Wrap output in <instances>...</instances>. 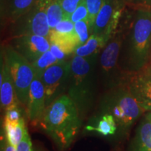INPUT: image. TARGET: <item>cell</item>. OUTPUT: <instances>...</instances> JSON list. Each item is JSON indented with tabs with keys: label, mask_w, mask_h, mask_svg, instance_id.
Segmentation results:
<instances>
[{
	"label": "cell",
	"mask_w": 151,
	"mask_h": 151,
	"mask_svg": "<svg viewBox=\"0 0 151 151\" xmlns=\"http://www.w3.org/2000/svg\"><path fill=\"white\" fill-rule=\"evenodd\" d=\"M84 1L88 11V22L92 29L96 17L102 7L105 0H84Z\"/></svg>",
	"instance_id": "cell-21"
},
{
	"label": "cell",
	"mask_w": 151,
	"mask_h": 151,
	"mask_svg": "<svg viewBox=\"0 0 151 151\" xmlns=\"http://www.w3.org/2000/svg\"><path fill=\"white\" fill-rule=\"evenodd\" d=\"M99 53L88 57L74 55L70 61L66 94L76 106L81 118L91 110L97 97Z\"/></svg>",
	"instance_id": "cell-2"
},
{
	"label": "cell",
	"mask_w": 151,
	"mask_h": 151,
	"mask_svg": "<svg viewBox=\"0 0 151 151\" xmlns=\"http://www.w3.org/2000/svg\"><path fill=\"white\" fill-rule=\"evenodd\" d=\"M12 37L20 35H39L49 38L50 28L43 7L37 4L29 13L13 22Z\"/></svg>",
	"instance_id": "cell-9"
},
{
	"label": "cell",
	"mask_w": 151,
	"mask_h": 151,
	"mask_svg": "<svg viewBox=\"0 0 151 151\" xmlns=\"http://www.w3.org/2000/svg\"><path fill=\"white\" fill-rule=\"evenodd\" d=\"M97 121L96 125L92 126L89 124L86 127L88 131L95 132L100 134L101 135L113 136L117 134L116 122L113 117L109 114H104L97 116Z\"/></svg>",
	"instance_id": "cell-18"
},
{
	"label": "cell",
	"mask_w": 151,
	"mask_h": 151,
	"mask_svg": "<svg viewBox=\"0 0 151 151\" xmlns=\"http://www.w3.org/2000/svg\"><path fill=\"white\" fill-rule=\"evenodd\" d=\"M48 39L50 43L57 45L67 55L74 52L76 48L80 46V40L76 32L71 34H62L50 29Z\"/></svg>",
	"instance_id": "cell-15"
},
{
	"label": "cell",
	"mask_w": 151,
	"mask_h": 151,
	"mask_svg": "<svg viewBox=\"0 0 151 151\" xmlns=\"http://www.w3.org/2000/svg\"><path fill=\"white\" fill-rule=\"evenodd\" d=\"M20 104L14 105L5 111L4 122L16 123L22 118V111L20 107Z\"/></svg>",
	"instance_id": "cell-23"
},
{
	"label": "cell",
	"mask_w": 151,
	"mask_h": 151,
	"mask_svg": "<svg viewBox=\"0 0 151 151\" xmlns=\"http://www.w3.org/2000/svg\"><path fill=\"white\" fill-rule=\"evenodd\" d=\"M70 20L73 23L81 20H88V11L85 1L81 3L74 12L71 14Z\"/></svg>",
	"instance_id": "cell-25"
},
{
	"label": "cell",
	"mask_w": 151,
	"mask_h": 151,
	"mask_svg": "<svg viewBox=\"0 0 151 151\" xmlns=\"http://www.w3.org/2000/svg\"><path fill=\"white\" fill-rule=\"evenodd\" d=\"M75 32L80 40V46L84 44L90 37V33L92 35V29L88 20H81L74 23Z\"/></svg>",
	"instance_id": "cell-22"
},
{
	"label": "cell",
	"mask_w": 151,
	"mask_h": 151,
	"mask_svg": "<svg viewBox=\"0 0 151 151\" xmlns=\"http://www.w3.org/2000/svg\"><path fill=\"white\" fill-rule=\"evenodd\" d=\"M125 84L143 110L151 111V61L141 70L127 73Z\"/></svg>",
	"instance_id": "cell-10"
},
{
	"label": "cell",
	"mask_w": 151,
	"mask_h": 151,
	"mask_svg": "<svg viewBox=\"0 0 151 151\" xmlns=\"http://www.w3.org/2000/svg\"><path fill=\"white\" fill-rule=\"evenodd\" d=\"M145 117H146L148 120H149L151 122V111H149V112H148V113H147L146 116H145Z\"/></svg>",
	"instance_id": "cell-31"
},
{
	"label": "cell",
	"mask_w": 151,
	"mask_h": 151,
	"mask_svg": "<svg viewBox=\"0 0 151 151\" xmlns=\"http://www.w3.org/2000/svg\"><path fill=\"white\" fill-rule=\"evenodd\" d=\"M150 10H151V9H150Z\"/></svg>",
	"instance_id": "cell-33"
},
{
	"label": "cell",
	"mask_w": 151,
	"mask_h": 151,
	"mask_svg": "<svg viewBox=\"0 0 151 151\" xmlns=\"http://www.w3.org/2000/svg\"><path fill=\"white\" fill-rule=\"evenodd\" d=\"M17 151H33L32 143L29 136V134H27L24 139H22L16 147Z\"/></svg>",
	"instance_id": "cell-27"
},
{
	"label": "cell",
	"mask_w": 151,
	"mask_h": 151,
	"mask_svg": "<svg viewBox=\"0 0 151 151\" xmlns=\"http://www.w3.org/2000/svg\"><path fill=\"white\" fill-rule=\"evenodd\" d=\"M55 31L62 34H71L75 32L74 24L70 19H63L57 24Z\"/></svg>",
	"instance_id": "cell-26"
},
{
	"label": "cell",
	"mask_w": 151,
	"mask_h": 151,
	"mask_svg": "<svg viewBox=\"0 0 151 151\" xmlns=\"http://www.w3.org/2000/svg\"><path fill=\"white\" fill-rule=\"evenodd\" d=\"M4 129L5 140L14 147H17L28 133L23 118L16 123L4 122Z\"/></svg>",
	"instance_id": "cell-17"
},
{
	"label": "cell",
	"mask_w": 151,
	"mask_h": 151,
	"mask_svg": "<svg viewBox=\"0 0 151 151\" xmlns=\"http://www.w3.org/2000/svg\"><path fill=\"white\" fill-rule=\"evenodd\" d=\"M0 99L1 107L4 110L12 106L20 104L19 102L14 86V83L6 63L1 57V80H0Z\"/></svg>",
	"instance_id": "cell-13"
},
{
	"label": "cell",
	"mask_w": 151,
	"mask_h": 151,
	"mask_svg": "<svg viewBox=\"0 0 151 151\" xmlns=\"http://www.w3.org/2000/svg\"><path fill=\"white\" fill-rule=\"evenodd\" d=\"M106 46L101 37L92 34L89 39L84 44L79 46L74 50L75 55L81 57H88L92 55L99 53L101 49Z\"/></svg>",
	"instance_id": "cell-19"
},
{
	"label": "cell",
	"mask_w": 151,
	"mask_h": 151,
	"mask_svg": "<svg viewBox=\"0 0 151 151\" xmlns=\"http://www.w3.org/2000/svg\"><path fill=\"white\" fill-rule=\"evenodd\" d=\"M60 61L52 53L50 50H47L43 53L38 59L33 62L32 64L34 68L35 73V77L39 79L41 78L43 72L50 67V66L55 65Z\"/></svg>",
	"instance_id": "cell-20"
},
{
	"label": "cell",
	"mask_w": 151,
	"mask_h": 151,
	"mask_svg": "<svg viewBox=\"0 0 151 151\" xmlns=\"http://www.w3.org/2000/svg\"><path fill=\"white\" fill-rule=\"evenodd\" d=\"M70 61L59 62L50 66L41 77L45 89L46 105L48 106L67 92Z\"/></svg>",
	"instance_id": "cell-8"
},
{
	"label": "cell",
	"mask_w": 151,
	"mask_h": 151,
	"mask_svg": "<svg viewBox=\"0 0 151 151\" xmlns=\"http://www.w3.org/2000/svg\"><path fill=\"white\" fill-rule=\"evenodd\" d=\"M124 6V1L105 0L96 17L92 34L102 38L106 45L118 29Z\"/></svg>",
	"instance_id": "cell-7"
},
{
	"label": "cell",
	"mask_w": 151,
	"mask_h": 151,
	"mask_svg": "<svg viewBox=\"0 0 151 151\" xmlns=\"http://www.w3.org/2000/svg\"><path fill=\"white\" fill-rule=\"evenodd\" d=\"M120 50L119 64L131 73L141 70L151 61V10L137 9Z\"/></svg>",
	"instance_id": "cell-1"
},
{
	"label": "cell",
	"mask_w": 151,
	"mask_h": 151,
	"mask_svg": "<svg viewBox=\"0 0 151 151\" xmlns=\"http://www.w3.org/2000/svg\"><path fill=\"white\" fill-rule=\"evenodd\" d=\"M131 151H151V122L146 117L138 126Z\"/></svg>",
	"instance_id": "cell-14"
},
{
	"label": "cell",
	"mask_w": 151,
	"mask_h": 151,
	"mask_svg": "<svg viewBox=\"0 0 151 151\" xmlns=\"http://www.w3.org/2000/svg\"><path fill=\"white\" fill-rule=\"evenodd\" d=\"M84 0H61L64 19H70L71 14Z\"/></svg>",
	"instance_id": "cell-24"
},
{
	"label": "cell",
	"mask_w": 151,
	"mask_h": 151,
	"mask_svg": "<svg viewBox=\"0 0 151 151\" xmlns=\"http://www.w3.org/2000/svg\"><path fill=\"white\" fill-rule=\"evenodd\" d=\"M46 109L45 89L41 79L35 77L30 86L26 113L33 123L40 124Z\"/></svg>",
	"instance_id": "cell-12"
},
{
	"label": "cell",
	"mask_w": 151,
	"mask_h": 151,
	"mask_svg": "<svg viewBox=\"0 0 151 151\" xmlns=\"http://www.w3.org/2000/svg\"><path fill=\"white\" fill-rule=\"evenodd\" d=\"M50 50L60 62L65 61L66 58H67V56L68 55L65 53V52L62 51L61 49L57 46V45L53 44V43H50Z\"/></svg>",
	"instance_id": "cell-29"
},
{
	"label": "cell",
	"mask_w": 151,
	"mask_h": 151,
	"mask_svg": "<svg viewBox=\"0 0 151 151\" xmlns=\"http://www.w3.org/2000/svg\"><path fill=\"white\" fill-rule=\"evenodd\" d=\"M145 111L132 95L127 85L107 90L99 105L98 116L111 115L116 122L118 136L127 135Z\"/></svg>",
	"instance_id": "cell-4"
},
{
	"label": "cell",
	"mask_w": 151,
	"mask_h": 151,
	"mask_svg": "<svg viewBox=\"0 0 151 151\" xmlns=\"http://www.w3.org/2000/svg\"><path fill=\"white\" fill-rule=\"evenodd\" d=\"M111 1H124V0H111Z\"/></svg>",
	"instance_id": "cell-32"
},
{
	"label": "cell",
	"mask_w": 151,
	"mask_h": 151,
	"mask_svg": "<svg viewBox=\"0 0 151 151\" xmlns=\"http://www.w3.org/2000/svg\"><path fill=\"white\" fill-rule=\"evenodd\" d=\"M124 35L125 29L118 28L99 53L97 65L98 78L100 85L106 91L124 84L127 78V73L122 71L119 64Z\"/></svg>",
	"instance_id": "cell-5"
},
{
	"label": "cell",
	"mask_w": 151,
	"mask_h": 151,
	"mask_svg": "<svg viewBox=\"0 0 151 151\" xmlns=\"http://www.w3.org/2000/svg\"><path fill=\"white\" fill-rule=\"evenodd\" d=\"M1 55L10 71L19 102L26 106L30 86L35 77L32 65L10 44L3 47Z\"/></svg>",
	"instance_id": "cell-6"
},
{
	"label": "cell",
	"mask_w": 151,
	"mask_h": 151,
	"mask_svg": "<svg viewBox=\"0 0 151 151\" xmlns=\"http://www.w3.org/2000/svg\"><path fill=\"white\" fill-rule=\"evenodd\" d=\"M41 127L60 150L71 146L82 124L78 109L67 94L46 107Z\"/></svg>",
	"instance_id": "cell-3"
},
{
	"label": "cell",
	"mask_w": 151,
	"mask_h": 151,
	"mask_svg": "<svg viewBox=\"0 0 151 151\" xmlns=\"http://www.w3.org/2000/svg\"><path fill=\"white\" fill-rule=\"evenodd\" d=\"M2 151H17V149L16 147L13 146L12 145H11L10 143H9L5 140Z\"/></svg>",
	"instance_id": "cell-30"
},
{
	"label": "cell",
	"mask_w": 151,
	"mask_h": 151,
	"mask_svg": "<svg viewBox=\"0 0 151 151\" xmlns=\"http://www.w3.org/2000/svg\"><path fill=\"white\" fill-rule=\"evenodd\" d=\"M19 54L32 63L43 53L50 50L48 38L39 35H20L11 37L10 43Z\"/></svg>",
	"instance_id": "cell-11"
},
{
	"label": "cell",
	"mask_w": 151,
	"mask_h": 151,
	"mask_svg": "<svg viewBox=\"0 0 151 151\" xmlns=\"http://www.w3.org/2000/svg\"><path fill=\"white\" fill-rule=\"evenodd\" d=\"M128 2L135 9H151V0H128Z\"/></svg>",
	"instance_id": "cell-28"
},
{
	"label": "cell",
	"mask_w": 151,
	"mask_h": 151,
	"mask_svg": "<svg viewBox=\"0 0 151 151\" xmlns=\"http://www.w3.org/2000/svg\"><path fill=\"white\" fill-rule=\"evenodd\" d=\"M37 0H10L6 11V18L11 23L16 21L35 6Z\"/></svg>",
	"instance_id": "cell-16"
}]
</instances>
